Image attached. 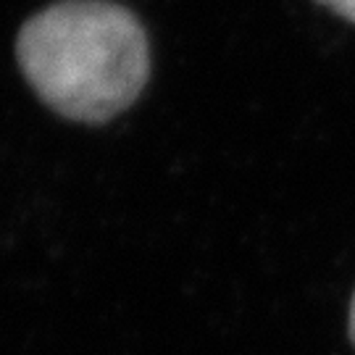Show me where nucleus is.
<instances>
[{
  "instance_id": "obj_2",
  "label": "nucleus",
  "mask_w": 355,
  "mask_h": 355,
  "mask_svg": "<svg viewBox=\"0 0 355 355\" xmlns=\"http://www.w3.org/2000/svg\"><path fill=\"white\" fill-rule=\"evenodd\" d=\"M321 6H327L337 16H343L347 21H355V0H318Z\"/></svg>"
},
{
  "instance_id": "obj_3",
  "label": "nucleus",
  "mask_w": 355,
  "mask_h": 355,
  "mask_svg": "<svg viewBox=\"0 0 355 355\" xmlns=\"http://www.w3.org/2000/svg\"><path fill=\"white\" fill-rule=\"evenodd\" d=\"M350 337L355 343V295H353V303H350Z\"/></svg>"
},
{
  "instance_id": "obj_1",
  "label": "nucleus",
  "mask_w": 355,
  "mask_h": 355,
  "mask_svg": "<svg viewBox=\"0 0 355 355\" xmlns=\"http://www.w3.org/2000/svg\"><path fill=\"white\" fill-rule=\"evenodd\" d=\"M16 58L45 105L87 124L129 108L150 74L145 29L105 0H64L32 16L19 32Z\"/></svg>"
}]
</instances>
